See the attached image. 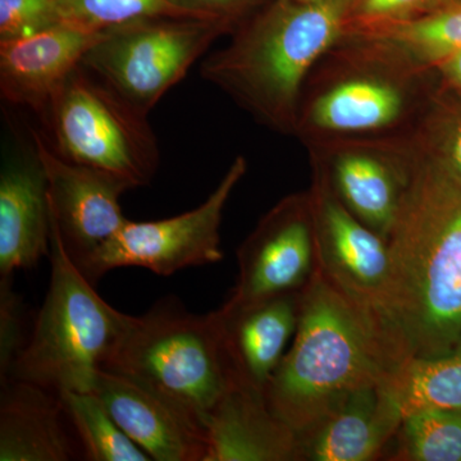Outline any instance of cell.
<instances>
[{
    "label": "cell",
    "instance_id": "14",
    "mask_svg": "<svg viewBox=\"0 0 461 461\" xmlns=\"http://www.w3.org/2000/svg\"><path fill=\"white\" fill-rule=\"evenodd\" d=\"M48 181L32 141L5 151L0 168V278L50 257Z\"/></svg>",
    "mask_w": 461,
    "mask_h": 461
},
{
    "label": "cell",
    "instance_id": "7",
    "mask_svg": "<svg viewBox=\"0 0 461 461\" xmlns=\"http://www.w3.org/2000/svg\"><path fill=\"white\" fill-rule=\"evenodd\" d=\"M58 156L147 186L159 167V145L148 115L83 65L67 77L41 118ZM45 135V133H44Z\"/></svg>",
    "mask_w": 461,
    "mask_h": 461
},
{
    "label": "cell",
    "instance_id": "3",
    "mask_svg": "<svg viewBox=\"0 0 461 461\" xmlns=\"http://www.w3.org/2000/svg\"><path fill=\"white\" fill-rule=\"evenodd\" d=\"M436 69L402 45L348 32L306 78L295 132L303 144L351 138H409L437 94Z\"/></svg>",
    "mask_w": 461,
    "mask_h": 461
},
{
    "label": "cell",
    "instance_id": "26",
    "mask_svg": "<svg viewBox=\"0 0 461 461\" xmlns=\"http://www.w3.org/2000/svg\"><path fill=\"white\" fill-rule=\"evenodd\" d=\"M437 95L412 133V142L421 154L461 180V111H447Z\"/></svg>",
    "mask_w": 461,
    "mask_h": 461
},
{
    "label": "cell",
    "instance_id": "13",
    "mask_svg": "<svg viewBox=\"0 0 461 461\" xmlns=\"http://www.w3.org/2000/svg\"><path fill=\"white\" fill-rule=\"evenodd\" d=\"M48 181L50 218L67 254L81 272L126 223L120 199L131 190L108 173L58 156L44 133L30 130Z\"/></svg>",
    "mask_w": 461,
    "mask_h": 461
},
{
    "label": "cell",
    "instance_id": "12",
    "mask_svg": "<svg viewBox=\"0 0 461 461\" xmlns=\"http://www.w3.org/2000/svg\"><path fill=\"white\" fill-rule=\"evenodd\" d=\"M238 284L226 304L247 305L302 290L317 269L308 190L281 199L238 251Z\"/></svg>",
    "mask_w": 461,
    "mask_h": 461
},
{
    "label": "cell",
    "instance_id": "27",
    "mask_svg": "<svg viewBox=\"0 0 461 461\" xmlns=\"http://www.w3.org/2000/svg\"><path fill=\"white\" fill-rule=\"evenodd\" d=\"M57 25L58 0H0V42L29 38Z\"/></svg>",
    "mask_w": 461,
    "mask_h": 461
},
{
    "label": "cell",
    "instance_id": "17",
    "mask_svg": "<svg viewBox=\"0 0 461 461\" xmlns=\"http://www.w3.org/2000/svg\"><path fill=\"white\" fill-rule=\"evenodd\" d=\"M302 290L218 309L222 342L238 384L264 393L295 335Z\"/></svg>",
    "mask_w": 461,
    "mask_h": 461
},
{
    "label": "cell",
    "instance_id": "15",
    "mask_svg": "<svg viewBox=\"0 0 461 461\" xmlns=\"http://www.w3.org/2000/svg\"><path fill=\"white\" fill-rule=\"evenodd\" d=\"M93 393L121 429L151 460H205L208 446L204 427L148 388L102 369Z\"/></svg>",
    "mask_w": 461,
    "mask_h": 461
},
{
    "label": "cell",
    "instance_id": "28",
    "mask_svg": "<svg viewBox=\"0 0 461 461\" xmlns=\"http://www.w3.org/2000/svg\"><path fill=\"white\" fill-rule=\"evenodd\" d=\"M448 0H357L348 32L375 29L429 14Z\"/></svg>",
    "mask_w": 461,
    "mask_h": 461
},
{
    "label": "cell",
    "instance_id": "2",
    "mask_svg": "<svg viewBox=\"0 0 461 461\" xmlns=\"http://www.w3.org/2000/svg\"><path fill=\"white\" fill-rule=\"evenodd\" d=\"M357 0H271L206 56L200 76L257 122L293 135L314 66L348 32Z\"/></svg>",
    "mask_w": 461,
    "mask_h": 461
},
{
    "label": "cell",
    "instance_id": "20",
    "mask_svg": "<svg viewBox=\"0 0 461 461\" xmlns=\"http://www.w3.org/2000/svg\"><path fill=\"white\" fill-rule=\"evenodd\" d=\"M63 415L56 393L21 379L2 381L0 461L74 460Z\"/></svg>",
    "mask_w": 461,
    "mask_h": 461
},
{
    "label": "cell",
    "instance_id": "8",
    "mask_svg": "<svg viewBox=\"0 0 461 461\" xmlns=\"http://www.w3.org/2000/svg\"><path fill=\"white\" fill-rule=\"evenodd\" d=\"M233 32L220 20L147 18L104 32L81 65L149 115L215 41Z\"/></svg>",
    "mask_w": 461,
    "mask_h": 461
},
{
    "label": "cell",
    "instance_id": "5",
    "mask_svg": "<svg viewBox=\"0 0 461 461\" xmlns=\"http://www.w3.org/2000/svg\"><path fill=\"white\" fill-rule=\"evenodd\" d=\"M50 224V288L7 378L38 384L56 395L93 393L99 372L133 317L99 296L67 254L51 218Z\"/></svg>",
    "mask_w": 461,
    "mask_h": 461
},
{
    "label": "cell",
    "instance_id": "25",
    "mask_svg": "<svg viewBox=\"0 0 461 461\" xmlns=\"http://www.w3.org/2000/svg\"><path fill=\"white\" fill-rule=\"evenodd\" d=\"M60 23L87 32L158 17H187L171 0H58Z\"/></svg>",
    "mask_w": 461,
    "mask_h": 461
},
{
    "label": "cell",
    "instance_id": "21",
    "mask_svg": "<svg viewBox=\"0 0 461 461\" xmlns=\"http://www.w3.org/2000/svg\"><path fill=\"white\" fill-rule=\"evenodd\" d=\"M390 384L403 417L423 408L461 409V342L439 357L402 364Z\"/></svg>",
    "mask_w": 461,
    "mask_h": 461
},
{
    "label": "cell",
    "instance_id": "11",
    "mask_svg": "<svg viewBox=\"0 0 461 461\" xmlns=\"http://www.w3.org/2000/svg\"><path fill=\"white\" fill-rule=\"evenodd\" d=\"M312 171L308 193L318 271L378 330L379 305L390 271L387 241L342 204L320 167L312 163Z\"/></svg>",
    "mask_w": 461,
    "mask_h": 461
},
{
    "label": "cell",
    "instance_id": "30",
    "mask_svg": "<svg viewBox=\"0 0 461 461\" xmlns=\"http://www.w3.org/2000/svg\"><path fill=\"white\" fill-rule=\"evenodd\" d=\"M176 8L187 17L220 20L235 30L256 14V9L271 0H171Z\"/></svg>",
    "mask_w": 461,
    "mask_h": 461
},
{
    "label": "cell",
    "instance_id": "32",
    "mask_svg": "<svg viewBox=\"0 0 461 461\" xmlns=\"http://www.w3.org/2000/svg\"><path fill=\"white\" fill-rule=\"evenodd\" d=\"M451 2L461 3V0H451Z\"/></svg>",
    "mask_w": 461,
    "mask_h": 461
},
{
    "label": "cell",
    "instance_id": "10",
    "mask_svg": "<svg viewBox=\"0 0 461 461\" xmlns=\"http://www.w3.org/2000/svg\"><path fill=\"white\" fill-rule=\"evenodd\" d=\"M305 147L342 204L387 241L417 162L411 136L332 139Z\"/></svg>",
    "mask_w": 461,
    "mask_h": 461
},
{
    "label": "cell",
    "instance_id": "1",
    "mask_svg": "<svg viewBox=\"0 0 461 461\" xmlns=\"http://www.w3.org/2000/svg\"><path fill=\"white\" fill-rule=\"evenodd\" d=\"M387 244L377 326L388 350L400 366L448 353L461 342V180L418 149Z\"/></svg>",
    "mask_w": 461,
    "mask_h": 461
},
{
    "label": "cell",
    "instance_id": "22",
    "mask_svg": "<svg viewBox=\"0 0 461 461\" xmlns=\"http://www.w3.org/2000/svg\"><path fill=\"white\" fill-rule=\"evenodd\" d=\"M63 411L91 461H148L147 453L136 445L109 415L94 393H60Z\"/></svg>",
    "mask_w": 461,
    "mask_h": 461
},
{
    "label": "cell",
    "instance_id": "16",
    "mask_svg": "<svg viewBox=\"0 0 461 461\" xmlns=\"http://www.w3.org/2000/svg\"><path fill=\"white\" fill-rule=\"evenodd\" d=\"M103 33L60 23L29 38L0 42L2 99L41 118L54 94Z\"/></svg>",
    "mask_w": 461,
    "mask_h": 461
},
{
    "label": "cell",
    "instance_id": "23",
    "mask_svg": "<svg viewBox=\"0 0 461 461\" xmlns=\"http://www.w3.org/2000/svg\"><path fill=\"white\" fill-rule=\"evenodd\" d=\"M396 436L395 460L461 461V409L409 412Z\"/></svg>",
    "mask_w": 461,
    "mask_h": 461
},
{
    "label": "cell",
    "instance_id": "19",
    "mask_svg": "<svg viewBox=\"0 0 461 461\" xmlns=\"http://www.w3.org/2000/svg\"><path fill=\"white\" fill-rule=\"evenodd\" d=\"M403 411L390 378L359 388L317 429L300 438L305 461L377 459L402 426Z\"/></svg>",
    "mask_w": 461,
    "mask_h": 461
},
{
    "label": "cell",
    "instance_id": "31",
    "mask_svg": "<svg viewBox=\"0 0 461 461\" xmlns=\"http://www.w3.org/2000/svg\"><path fill=\"white\" fill-rule=\"evenodd\" d=\"M436 69L441 83L448 89L461 91V50L451 51L430 62Z\"/></svg>",
    "mask_w": 461,
    "mask_h": 461
},
{
    "label": "cell",
    "instance_id": "9",
    "mask_svg": "<svg viewBox=\"0 0 461 461\" xmlns=\"http://www.w3.org/2000/svg\"><path fill=\"white\" fill-rule=\"evenodd\" d=\"M247 169V159L235 158L213 193L186 213L149 222L127 220L85 267L87 280L95 284L105 273L122 267H141L156 275L171 276L189 267L221 262L224 208Z\"/></svg>",
    "mask_w": 461,
    "mask_h": 461
},
{
    "label": "cell",
    "instance_id": "29",
    "mask_svg": "<svg viewBox=\"0 0 461 461\" xmlns=\"http://www.w3.org/2000/svg\"><path fill=\"white\" fill-rule=\"evenodd\" d=\"M12 278H0V375L8 377L23 350V304L12 288Z\"/></svg>",
    "mask_w": 461,
    "mask_h": 461
},
{
    "label": "cell",
    "instance_id": "6",
    "mask_svg": "<svg viewBox=\"0 0 461 461\" xmlns=\"http://www.w3.org/2000/svg\"><path fill=\"white\" fill-rule=\"evenodd\" d=\"M104 371L141 384L203 427L236 382L224 351L218 311L190 313L173 299L133 317Z\"/></svg>",
    "mask_w": 461,
    "mask_h": 461
},
{
    "label": "cell",
    "instance_id": "18",
    "mask_svg": "<svg viewBox=\"0 0 461 461\" xmlns=\"http://www.w3.org/2000/svg\"><path fill=\"white\" fill-rule=\"evenodd\" d=\"M204 461H300V438L260 391L230 384L204 423Z\"/></svg>",
    "mask_w": 461,
    "mask_h": 461
},
{
    "label": "cell",
    "instance_id": "24",
    "mask_svg": "<svg viewBox=\"0 0 461 461\" xmlns=\"http://www.w3.org/2000/svg\"><path fill=\"white\" fill-rule=\"evenodd\" d=\"M354 32L386 38L430 63L437 58L461 50V3L448 0L423 16Z\"/></svg>",
    "mask_w": 461,
    "mask_h": 461
},
{
    "label": "cell",
    "instance_id": "4",
    "mask_svg": "<svg viewBox=\"0 0 461 461\" xmlns=\"http://www.w3.org/2000/svg\"><path fill=\"white\" fill-rule=\"evenodd\" d=\"M400 366L375 324L317 268L302 288L293 346L264 396L302 438L355 391L386 381Z\"/></svg>",
    "mask_w": 461,
    "mask_h": 461
}]
</instances>
